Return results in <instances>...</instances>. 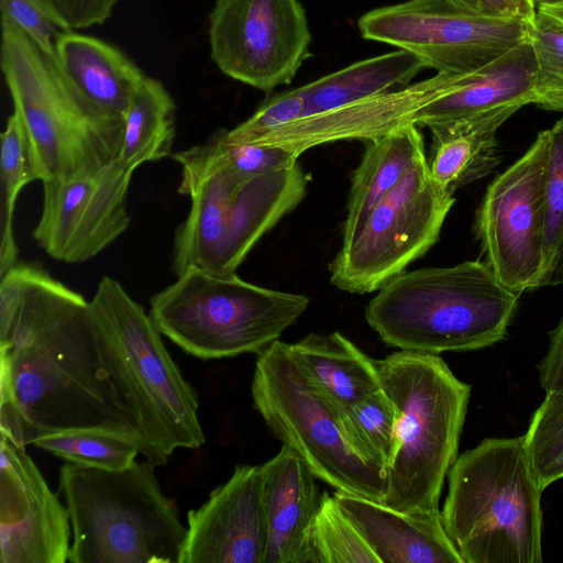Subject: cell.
Returning a JSON list of instances; mask_svg holds the SVG:
<instances>
[{"label":"cell","mask_w":563,"mask_h":563,"mask_svg":"<svg viewBox=\"0 0 563 563\" xmlns=\"http://www.w3.org/2000/svg\"><path fill=\"white\" fill-rule=\"evenodd\" d=\"M0 431L19 446L101 430L143 446L101 364L89 301L31 263L0 276Z\"/></svg>","instance_id":"6da1fadb"},{"label":"cell","mask_w":563,"mask_h":563,"mask_svg":"<svg viewBox=\"0 0 563 563\" xmlns=\"http://www.w3.org/2000/svg\"><path fill=\"white\" fill-rule=\"evenodd\" d=\"M89 314L101 364L142 443L143 457L158 466L177 449L201 446L197 391L165 347L151 316L109 276L89 300Z\"/></svg>","instance_id":"7a4b0ae2"},{"label":"cell","mask_w":563,"mask_h":563,"mask_svg":"<svg viewBox=\"0 0 563 563\" xmlns=\"http://www.w3.org/2000/svg\"><path fill=\"white\" fill-rule=\"evenodd\" d=\"M519 297L486 261H465L399 274L371 299L365 319L386 345L402 351H474L506 336Z\"/></svg>","instance_id":"3957f363"},{"label":"cell","mask_w":563,"mask_h":563,"mask_svg":"<svg viewBox=\"0 0 563 563\" xmlns=\"http://www.w3.org/2000/svg\"><path fill=\"white\" fill-rule=\"evenodd\" d=\"M380 387L396 410L383 504L407 512L439 510L457 457L471 386L438 354L395 352L376 360Z\"/></svg>","instance_id":"277c9868"},{"label":"cell","mask_w":563,"mask_h":563,"mask_svg":"<svg viewBox=\"0 0 563 563\" xmlns=\"http://www.w3.org/2000/svg\"><path fill=\"white\" fill-rule=\"evenodd\" d=\"M441 510L464 563H541V493L523 435L486 438L456 457Z\"/></svg>","instance_id":"5b68a950"},{"label":"cell","mask_w":563,"mask_h":563,"mask_svg":"<svg viewBox=\"0 0 563 563\" xmlns=\"http://www.w3.org/2000/svg\"><path fill=\"white\" fill-rule=\"evenodd\" d=\"M147 460L110 471H59L71 525V563H179L187 528Z\"/></svg>","instance_id":"8992f818"},{"label":"cell","mask_w":563,"mask_h":563,"mask_svg":"<svg viewBox=\"0 0 563 563\" xmlns=\"http://www.w3.org/2000/svg\"><path fill=\"white\" fill-rule=\"evenodd\" d=\"M0 64L13 111L27 132L37 180L93 172L120 153L123 120L89 103L56 56L1 21Z\"/></svg>","instance_id":"52a82bcc"},{"label":"cell","mask_w":563,"mask_h":563,"mask_svg":"<svg viewBox=\"0 0 563 563\" xmlns=\"http://www.w3.org/2000/svg\"><path fill=\"white\" fill-rule=\"evenodd\" d=\"M155 294L150 316L158 331L202 360L258 354L292 325L309 298L189 268Z\"/></svg>","instance_id":"ba28073f"},{"label":"cell","mask_w":563,"mask_h":563,"mask_svg":"<svg viewBox=\"0 0 563 563\" xmlns=\"http://www.w3.org/2000/svg\"><path fill=\"white\" fill-rule=\"evenodd\" d=\"M251 394L269 430L318 479L336 492L383 501L386 472L358 452L341 410L306 377L288 343L277 340L257 354Z\"/></svg>","instance_id":"9c48e42d"},{"label":"cell","mask_w":563,"mask_h":563,"mask_svg":"<svg viewBox=\"0 0 563 563\" xmlns=\"http://www.w3.org/2000/svg\"><path fill=\"white\" fill-rule=\"evenodd\" d=\"M454 201L433 183L428 159L418 162L342 244L329 265L331 284L352 294L380 289L435 244Z\"/></svg>","instance_id":"30bf717a"},{"label":"cell","mask_w":563,"mask_h":563,"mask_svg":"<svg viewBox=\"0 0 563 563\" xmlns=\"http://www.w3.org/2000/svg\"><path fill=\"white\" fill-rule=\"evenodd\" d=\"M531 25L520 15L474 12L445 0H406L357 21L363 38L408 51L437 73L481 68L528 42Z\"/></svg>","instance_id":"8fae6325"},{"label":"cell","mask_w":563,"mask_h":563,"mask_svg":"<svg viewBox=\"0 0 563 563\" xmlns=\"http://www.w3.org/2000/svg\"><path fill=\"white\" fill-rule=\"evenodd\" d=\"M198 196L219 260L218 276L236 274L256 242L303 199L309 176L292 166L250 178L198 156L190 147L173 154Z\"/></svg>","instance_id":"7c38bea8"},{"label":"cell","mask_w":563,"mask_h":563,"mask_svg":"<svg viewBox=\"0 0 563 563\" xmlns=\"http://www.w3.org/2000/svg\"><path fill=\"white\" fill-rule=\"evenodd\" d=\"M550 137L543 130L525 154L487 187L475 234L486 262L517 295L538 289L545 243Z\"/></svg>","instance_id":"4fadbf2b"},{"label":"cell","mask_w":563,"mask_h":563,"mask_svg":"<svg viewBox=\"0 0 563 563\" xmlns=\"http://www.w3.org/2000/svg\"><path fill=\"white\" fill-rule=\"evenodd\" d=\"M210 57L221 73L264 92L288 85L310 56L299 0H214Z\"/></svg>","instance_id":"5bb4252c"},{"label":"cell","mask_w":563,"mask_h":563,"mask_svg":"<svg viewBox=\"0 0 563 563\" xmlns=\"http://www.w3.org/2000/svg\"><path fill=\"white\" fill-rule=\"evenodd\" d=\"M133 173L117 157L93 172L42 181L43 206L34 240L60 262L93 258L130 225L128 192Z\"/></svg>","instance_id":"9a60e30c"},{"label":"cell","mask_w":563,"mask_h":563,"mask_svg":"<svg viewBox=\"0 0 563 563\" xmlns=\"http://www.w3.org/2000/svg\"><path fill=\"white\" fill-rule=\"evenodd\" d=\"M68 509L36 464L0 439V563H66L71 544Z\"/></svg>","instance_id":"2e32d148"},{"label":"cell","mask_w":563,"mask_h":563,"mask_svg":"<svg viewBox=\"0 0 563 563\" xmlns=\"http://www.w3.org/2000/svg\"><path fill=\"white\" fill-rule=\"evenodd\" d=\"M266 540L260 465L240 464L188 512L179 563H263Z\"/></svg>","instance_id":"e0dca14e"},{"label":"cell","mask_w":563,"mask_h":563,"mask_svg":"<svg viewBox=\"0 0 563 563\" xmlns=\"http://www.w3.org/2000/svg\"><path fill=\"white\" fill-rule=\"evenodd\" d=\"M455 73L437 75L350 104L303 115L253 142L280 146L299 157L305 151L342 140L367 141L416 124L418 111L443 95Z\"/></svg>","instance_id":"ac0fdd59"},{"label":"cell","mask_w":563,"mask_h":563,"mask_svg":"<svg viewBox=\"0 0 563 563\" xmlns=\"http://www.w3.org/2000/svg\"><path fill=\"white\" fill-rule=\"evenodd\" d=\"M536 59L530 40L489 64L455 73L448 91L422 107L419 126H433L511 112L533 103Z\"/></svg>","instance_id":"d6986e66"},{"label":"cell","mask_w":563,"mask_h":563,"mask_svg":"<svg viewBox=\"0 0 563 563\" xmlns=\"http://www.w3.org/2000/svg\"><path fill=\"white\" fill-rule=\"evenodd\" d=\"M333 496L380 563H464L440 510L407 512L358 495Z\"/></svg>","instance_id":"ffe728a7"},{"label":"cell","mask_w":563,"mask_h":563,"mask_svg":"<svg viewBox=\"0 0 563 563\" xmlns=\"http://www.w3.org/2000/svg\"><path fill=\"white\" fill-rule=\"evenodd\" d=\"M260 468L267 533L263 563H305L308 536L321 497L318 478L285 445Z\"/></svg>","instance_id":"44dd1931"},{"label":"cell","mask_w":563,"mask_h":563,"mask_svg":"<svg viewBox=\"0 0 563 563\" xmlns=\"http://www.w3.org/2000/svg\"><path fill=\"white\" fill-rule=\"evenodd\" d=\"M55 56L67 79L89 103L122 120L146 78L117 46L75 30L58 37Z\"/></svg>","instance_id":"7402d4cb"},{"label":"cell","mask_w":563,"mask_h":563,"mask_svg":"<svg viewBox=\"0 0 563 563\" xmlns=\"http://www.w3.org/2000/svg\"><path fill=\"white\" fill-rule=\"evenodd\" d=\"M365 151L352 175L342 244L362 230L371 211L418 162L426 159L419 125L410 124L364 141Z\"/></svg>","instance_id":"603a6c76"},{"label":"cell","mask_w":563,"mask_h":563,"mask_svg":"<svg viewBox=\"0 0 563 563\" xmlns=\"http://www.w3.org/2000/svg\"><path fill=\"white\" fill-rule=\"evenodd\" d=\"M289 346L306 377L339 410L380 389L376 360L338 331L309 333Z\"/></svg>","instance_id":"cb8c5ba5"},{"label":"cell","mask_w":563,"mask_h":563,"mask_svg":"<svg viewBox=\"0 0 563 563\" xmlns=\"http://www.w3.org/2000/svg\"><path fill=\"white\" fill-rule=\"evenodd\" d=\"M514 113L501 112L476 120L430 126L433 183L446 195L487 176L500 161L497 130Z\"/></svg>","instance_id":"d4e9b609"},{"label":"cell","mask_w":563,"mask_h":563,"mask_svg":"<svg viewBox=\"0 0 563 563\" xmlns=\"http://www.w3.org/2000/svg\"><path fill=\"white\" fill-rule=\"evenodd\" d=\"M423 68L427 65L420 57L399 48L355 62L302 86L307 99L305 115L404 88Z\"/></svg>","instance_id":"484cf974"},{"label":"cell","mask_w":563,"mask_h":563,"mask_svg":"<svg viewBox=\"0 0 563 563\" xmlns=\"http://www.w3.org/2000/svg\"><path fill=\"white\" fill-rule=\"evenodd\" d=\"M176 104L155 78L146 76L123 115L119 161L131 169L170 155L175 140Z\"/></svg>","instance_id":"4316f807"},{"label":"cell","mask_w":563,"mask_h":563,"mask_svg":"<svg viewBox=\"0 0 563 563\" xmlns=\"http://www.w3.org/2000/svg\"><path fill=\"white\" fill-rule=\"evenodd\" d=\"M1 220L0 276L18 263L19 249L13 232V214L20 191L37 180L31 143L16 112L8 118L0 152Z\"/></svg>","instance_id":"83f0119b"},{"label":"cell","mask_w":563,"mask_h":563,"mask_svg":"<svg viewBox=\"0 0 563 563\" xmlns=\"http://www.w3.org/2000/svg\"><path fill=\"white\" fill-rule=\"evenodd\" d=\"M305 563H380L333 494L323 492L307 542Z\"/></svg>","instance_id":"f1b7e54d"},{"label":"cell","mask_w":563,"mask_h":563,"mask_svg":"<svg viewBox=\"0 0 563 563\" xmlns=\"http://www.w3.org/2000/svg\"><path fill=\"white\" fill-rule=\"evenodd\" d=\"M66 462L101 470H123L134 464L139 446L130 439L101 430H69L33 442Z\"/></svg>","instance_id":"f546056e"},{"label":"cell","mask_w":563,"mask_h":563,"mask_svg":"<svg viewBox=\"0 0 563 563\" xmlns=\"http://www.w3.org/2000/svg\"><path fill=\"white\" fill-rule=\"evenodd\" d=\"M341 417L358 452L386 472L394 446L396 410L382 387L341 410Z\"/></svg>","instance_id":"4dcf8cb0"},{"label":"cell","mask_w":563,"mask_h":563,"mask_svg":"<svg viewBox=\"0 0 563 563\" xmlns=\"http://www.w3.org/2000/svg\"><path fill=\"white\" fill-rule=\"evenodd\" d=\"M523 440L530 466L542 490L563 478V389L545 393Z\"/></svg>","instance_id":"1f68e13d"},{"label":"cell","mask_w":563,"mask_h":563,"mask_svg":"<svg viewBox=\"0 0 563 563\" xmlns=\"http://www.w3.org/2000/svg\"><path fill=\"white\" fill-rule=\"evenodd\" d=\"M548 131L544 263L538 288L563 283V118Z\"/></svg>","instance_id":"d6a6232c"},{"label":"cell","mask_w":563,"mask_h":563,"mask_svg":"<svg viewBox=\"0 0 563 563\" xmlns=\"http://www.w3.org/2000/svg\"><path fill=\"white\" fill-rule=\"evenodd\" d=\"M530 42L536 59L534 104L563 111V26L537 11Z\"/></svg>","instance_id":"836d02e7"},{"label":"cell","mask_w":563,"mask_h":563,"mask_svg":"<svg viewBox=\"0 0 563 563\" xmlns=\"http://www.w3.org/2000/svg\"><path fill=\"white\" fill-rule=\"evenodd\" d=\"M191 148L202 158L223 166L242 178L278 170L298 163V156L284 147L254 143L231 144L221 140L218 134Z\"/></svg>","instance_id":"e575fe53"},{"label":"cell","mask_w":563,"mask_h":563,"mask_svg":"<svg viewBox=\"0 0 563 563\" xmlns=\"http://www.w3.org/2000/svg\"><path fill=\"white\" fill-rule=\"evenodd\" d=\"M307 99L302 86L282 91L262 103L245 121L217 134L227 143H253L269 132L303 117Z\"/></svg>","instance_id":"d590c367"},{"label":"cell","mask_w":563,"mask_h":563,"mask_svg":"<svg viewBox=\"0 0 563 563\" xmlns=\"http://www.w3.org/2000/svg\"><path fill=\"white\" fill-rule=\"evenodd\" d=\"M1 21L11 23L55 56L58 37L71 31L52 0H0Z\"/></svg>","instance_id":"8d00e7d4"},{"label":"cell","mask_w":563,"mask_h":563,"mask_svg":"<svg viewBox=\"0 0 563 563\" xmlns=\"http://www.w3.org/2000/svg\"><path fill=\"white\" fill-rule=\"evenodd\" d=\"M71 30L102 25L119 0H52Z\"/></svg>","instance_id":"74e56055"},{"label":"cell","mask_w":563,"mask_h":563,"mask_svg":"<svg viewBox=\"0 0 563 563\" xmlns=\"http://www.w3.org/2000/svg\"><path fill=\"white\" fill-rule=\"evenodd\" d=\"M537 369L545 393L563 389V317L550 332L548 351Z\"/></svg>","instance_id":"f35d334b"},{"label":"cell","mask_w":563,"mask_h":563,"mask_svg":"<svg viewBox=\"0 0 563 563\" xmlns=\"http://www.w3.org/2000/svg\"><path fill=\"white\" fill-rule=\"evenodd\" d=\"M511 11L533 23L537 14V7L533 0H506Z\"/></svg>","instance_id":"ab89813d"},{"label":"cell","mask_w":563,"mask_h":563,"mask_svg":"<svg viewBox=\"0 0 563 563\" xmlns=\"http://www.w3.org/2000/svg\"><path fill=\"white\" fill-rule=\"evenodd\" d=\"M537 11L563 26V0L549 4H540L537 7Z\"/></svg>","instance_id":"60d3db41"},{"label":"cell","mask_w":563,"mask_h":563,"mask_svg":"<svg viewBox=\"0 0 563 563\" xmlns=\"http://www.w3.org/2000/svg\"><path fill=\"white\" fill-rule=\"evenodd\" d=\"M486 11L497 14H515L506 0H479ZM517 15V14H516Z\"/></svg>","instance_id":"b9f144b4"},{"label":"cell","mask_w":563,"mask_h":563,"mask_svg":"<svg viewBox=\"0 0 563 563\" xmlns=\"http://www.w3.org/2000/svg\"><path fill=\"white\" fill-rule=\"evenodd\" d=\"M445 1L452 5L461 8V9H465V10H470V11H474V12L492 13V12H488L485 10V8L483 7V4L481 3L479 0H445Z\"/></svg>","instance_id":"7bdbcfd3"},{"label":"cell","mask_w":563,"mask_h":563,"mask_svg":"<svg viewBox=\"0 0 563 563\" xmlns=\"http://www.w3.org/2000/svg\"><path fill=\"white\" fill-rule=\"evenodd\" d=\"M561 0H533L536 7L540 5V4H549V3H554V2H559Z\"/></svg>","instance_id":"ee69618b"}]
</instances>
